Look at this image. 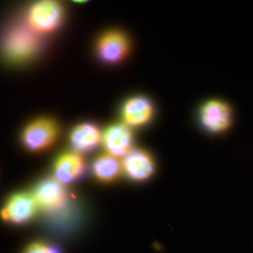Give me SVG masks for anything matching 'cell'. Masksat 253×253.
<instances>
[{
  "label": "cell",
  "mask_w": 253,
  "mask_h": 253,
  "mask_svg": "<svg viewBox=\"0 0 253 253\" xmlns=\"http://www.w3.org/2000/svg\"><path fill=\"white\" fill-rule=\"evenodd\" d=\"M41 48V38L28 25H15L9 27L1 42L4 57L14 64L28 62L37 56Z\"/></svg>",
  "instance_id": "obj_1"
},
{
  "label": "cell",
  "mask_w": 253,
  "mask_h": 253,
  "mask_svg": "<svg viewBox=\"0 0 253 253\" xmlns=\"http://www.w3.org/2000/svg\"><path fill=\"white\" fill-rule=\"evenodd\" d=\"M63 20V7L55 1L37 2L27 13V25L38 34L53 32L61 26Z\"/></svg>",
  "instance_id": "obj_2"
},
{
  "label": "cell",
  "mask_w": 253,
  "mask_h": 253,
  "mask_svg": "<svg viewBox=\"0 0 253 253\" xmlns=\"http://www.w3.org/2000/svg\"><path fill=\"white\" fill-rule=\"evenodd\" d=\"M59 135V126L52 118H42L31 122L23 132V144L28 150L39 152L54 145Z\"/></svg>",
  "instance_id": "obj_3"
},
{
  "label": "cell",
  "mask_w": 253,
  "mask_h": 253,
  "mask_svg": "<svg viewBox=\"0 0 253 253\" xmlns=\"http://www.w3.org/2000/svg\"><path fill=\"white\" fill-rule=\"evenodd\" d=\"M39 208L46 212H54L64 208L69 200L65 185L54 178H47L37 185L34 192Z\"/></svg>",
  "instance_id": "obj_4"
},
{
  "label": "cell",
  "mask_w": 253,
  "mask_h": 253,
  "mask_svg": "<svg viewBox=\"0 0 253 253\" xmlns=\"http://www.w3.org/2000/svg\"><path fill=\"white\" fill-rule=\"evenodd\" d=\"M38 208L33 193L19 192L8 200L0 215L7 222L24 224L35 217Z\"/></svg>",
  "instance_id": "obj_5"
},
{
  "label": "cell",
  "mask_w": 253,
  "mask_h": 253,
  "mask_svg": "<svg viewBox=\"0 0 253 253\" xmlns=\"http://www.w3.org/2000/svg\"><path fill=\"white\" fill-rule=\"evenodd\" d=\"M129 48L130 43L126 34L118 30H111L99 39L97 52L103 62L117 64L126 57Z\"/></svg>",
  "instance_id": "obj_6"
},
{
  "label": "cell",
  "mask_w": 253,
  "mask_h": 253,
  "mask_svg": "<svg viewBox=\"0 0 253 253\" xmlns=\"http://www.w3.org/2000/svg\"><path fill=\"white\" fill-rule=\"evenodd\" d=\"M200 119L207 130L213 133H219L225 131L231 126L233 112L226 102L210 100L201 109Z\"/></svg>",
  "instance_id": "obj_7"
},
{
  "label": "cell",
  "mask_w": 253,
  "mask_h": 253,
  "mask_svg": "<svg viewBox=\"0 0 253 253\" xmlns=\"http://www.w3.org/2000/svg\"><path fill=\"white\" fill-rule=\"evenodd\" d=\"M122 170L130 180L144 182L153 175L156 164L150 154L145 150L136 149L124 157Z\"/></svg>",
  "instance_id": "obj_8"
},
{
  "label": "cell",
  "mask_w": 253,
  "mask_h": 253,
  "mask_svg": "<svg viewBox=\"0 0 253 253\" xmlns=\"http://www.w3.org/2000/svg\"><path fill=\"white\" fill-rule=\"evenodd\" d=\"M101 142L107 154L118 159L131 151L133 134L125 124H115L103 132Z\"/></svg>",
  "instance_id": "obj_9"
},
{
  "label": "cell",
  "mask_w": 253,
  "mask_h": 253,
  "mask_svg": "<svg viewBox=\"0 0 253 253\" xmlns=\"http://www.w3.org/2000/svg\"><path fill=\"white\" fill-rule=\"evenodd\" d=\"M85 169V163L78 152H66L54 163L55 178L64 185L79 179Z\"/></svg>",
  "instance_id": "obj_10"
},
{
  "label": "cell",
  "mask_w": 253,
  "mask_h": 253,
  "mask_svg": "<svg viewBox=\"0 0 253 253\" xmlns=\"http://www.w3.org/2000/svg\"><path fill=\"white\" fill-rule=\"evenodd\" d=\"M154 107L145 97H134L126 100L122 108V117L126 126H144L153 118Z\"/></svg>",
  "instance_id": "obj_11"
},
{
  "label": "cell",
  "mask_w": 253,
  "mask_h": 253,
  "mask_svg": "<svg viewBox=\"0 0 253 253\" xmlns=\"http://www.w3.org/2000/svg\"><path fill=\"white\" fill-rule=\"evenodd\" d=\"M71 144L77 152L85 153L95 149L102 139L100 128L92 123H83L73 128Z\"/></svg>",
  "instance_id": "obj_12"
},
{
  "label": "cell",
  "mask_w": 253,
  "mask_h": 253,
  "mask_svg": "<svg viewBox=\"0 0 253 253\" xmlns=\"http://www.w3.org/2000/svg\"><path fill=\"white\" fill-rule=\"evenodd\" d=\"M93 173L98 180L102 183H112L120 176L122 163H119L118 158L109 154L99 156L93 163Z\"/></svg>",
  "instance_id": "obj_13"
},
{
  "label": "cell",
  "mask_w": 253,
  "mask_h": 253,
  "mask_svg": "<svg viewBox=\"0 0 253 253\" xmlns=\"http://www.w3.org/2000/svg\"><path fill=\"white\" fill-rule=\"evenodd\" d=\"M24 253H61L59 249L44 242H34L28 245Z\"/></svg>",
  "instance_id": "obj_14"
}]
</instances>
